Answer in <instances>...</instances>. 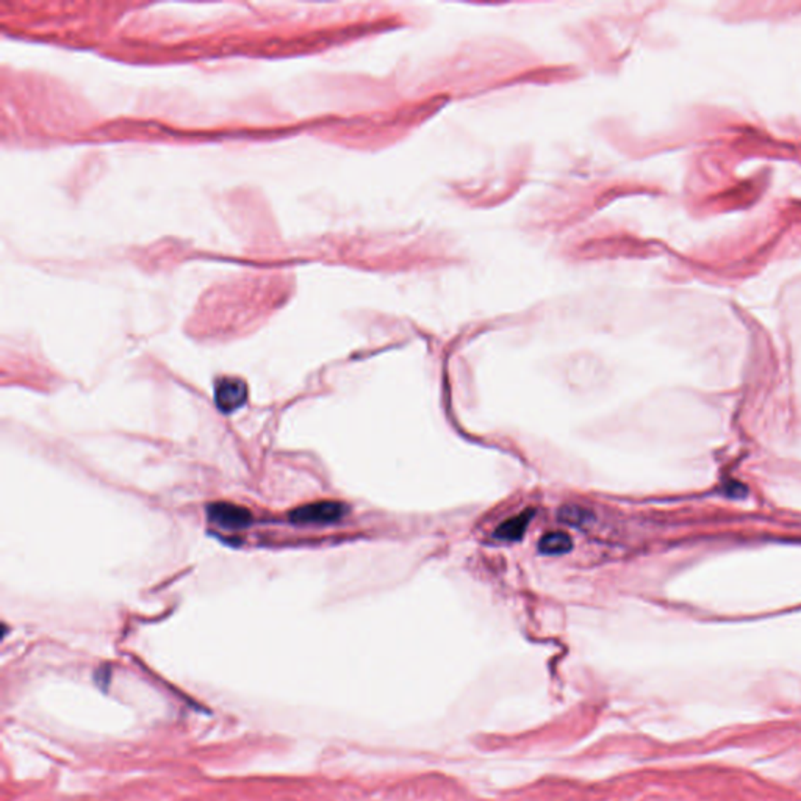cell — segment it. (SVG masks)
Segmentation results:
<instances>
[{
	"instance_id": "6da1fadb",
	"label": "cell",
	"mask_w": 801,
	"mask_h": 801,
	"mask_svg": "<svg viewBox=\"0 0 801 801\" xmlns=\"http://www.w3.org/2000/svg\"><path fill=\"white\" fill-rule=\"evenodd\" d=\"M347 513V506L340 501H317L296 507L290 512V522L295 524H332L340 522Z\"/></svg>"
},
{
	"instance_id": "7a4b0ae2",
	"label": "cell",
	"mask_w": 801,
	"mask_h": 801,
	"mask_svg": "<svg viewBox=\"0 0 801 801\" xmlns=\"http://www.w3.org/2000/svg\"><path fill=\"white\" fill-rule=\"evenodd\" d=\"M248 401V386L239 377H222L215 384V404L222 414H233Z\"/></svg>"
},
{
	"instance_id": "3957f363",
	"label": "cell",
	"mask_w": 801,
	"mask_h": 801,
	"mask_svg": "<svg viewBox=\"0 0 801 801\" xmlns=\"http://www.w3.org/2000/svg\"><path fill=\"white\" fill-rule=\"evenodd\" d=\"M207 517L211 523L218 524L224 529L239 531L248 528L252 523V513L241 506H235L232 503H213L207 507Z\"/></svg>"
},
{
	"instance_id": "277c9868",
	"label": "cell",
	"mask_w": 801,
	"mask_h": 801,
	"mask_svg": "<svg viewBox=\"0 0 801 801\" xmlns=\"http://www.w3.org/2000/svg\"><path fill=\"white\" fill-rule=\"evenodd\" d=\"M532 518H534V511L526 509V511L520 512L517 515L507 518L506 522H503L494 531V537L503 540V542H518V540L523 539Z\"/></svg>"
},
{
	"instance_id": "5b68a950",
	"label": "cell",
	"mask_w": 801,
	"mask_h": 801,
	"mask_svg": "<svg viewBox=\"0 0 801 801\" xmlns=\"http://www.w3.org/2000/svg\"><path fill=\"white\" fill-rule=\"evenodd\" d=\"M571 537L562 531L546 532L539 540V552L546 556H562L571 550Z\"/></svg>"
},
{
	"instance_id": "8992f818",
	"label": "cell",
	"mask_w": 801,
	"mask_h": 801,
	"mask_svg": "<svg viewBox=\"0 0 801 801\" xmlns=\"http://www.w3.org/2000/svg\"><path fill=\"white\" fill-rule=\"evenodd\" d=\"M559 517L563 523L573 524V526H581L591 522V512L582 509L580 506H565L559 512Z\"/></svg>"
}]
</instances>
